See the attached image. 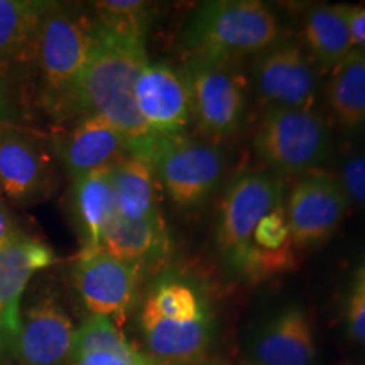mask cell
I'll return each mask as SVG.
<instances>
[{
	"instance_id": "6da1fadb",
	"label": "cell",
	"mask_w": 365,
	"mask_h": 365,
	"mask_svg": "<svg viewBox=\"0 0 365 365\" xmlns=\"http://www.w3.org/2000/svg\"><path fill=\"white\" fill-rule=\"evenodd\" d=\"M149 65L144 43L113 38L97 27L93 51L70 98V115H97L115 125L129 140V150L153 132L135 103V83Z\"/></svg>"
},
{
	"instance_id": "7a4b0ae2",
	"label": "cell",
	"mask_w": 365,
	"mask_h": 365,
	"mask_svg": "<svg viewBox=\"0 0 365 365\" xmlns=\"http://www.w3.org/2000/svg\"><path fill=\"white\" fill-rule=\"evenodd\" d=\"M281 26L266 4L257 0H213L191 14L182 33L188 56L239 61L279 41Z\"/></svg>"
},
{
	"instance_id": "3957f363",
	"label": "cell",
	"mask_w": 365,
	"mask_h": 365,
	"mask_svg": "<svg viewBox=\"0 0 365 365\" xmlns=\"http://www.w3.org/2000/svg\"><path fill=\"white\" fill-rule=\"evenodd\" d=\"M97 26L70 7L44 4L38 33L36 68L41 97L53 117L70 115V98L93 51Z\"/></svg>"
},
{
	"instance_id": "277c9868",
	"label": "cell",
	"mask_w": 365,
	"mask_h": 365,
	"mask_svg": "<svg viewBox=\"0 0 365 365\" xmlns=\"http://www.w3.org/2000/svg\"><path fill=\"white\" fill-rule=\"evenodd\" d=\"M254 148L276 175H307L330 156L331 130L314 108H271L257 127Z\"/></svg>"
},
{
	"instance_id": "5b68a950",
	"label": "cell",
	"mask_w": 365,
	"mask_h": 365,
	"mask_svg": "<svg viewBox=\"0 0 365 365\" xmlns=\"http://www.w3.org/2000/svg\"><path fill=\"white\" fill-rule=\"evenodd\" d=\"M137 158L150 163L176 207L190 210L207 202L220 181L225 161L213 144L196 143L182 135L154 134Z\"/></svg>"
},
{
	"instance_id": "8992f818",
	"label": "cell",
	"mask_w": 365,
	"mask_h": 365,
	"mask_svg": "<svg viewBox=\"0 0 365 365\" xmlns=\"http://www.w3.org/2000/svg\"><path fill=\"white\" fill-rule=\"evenodd\" d=\"M190 90L191 118L205 137H230L244 120L245 80L235 61L188 56L185 71Z\"/></svg>"
},
{
	"instance_id": "52a82bcc",
	"label": "cell",
	"mask_w": 365,
	"mask_h": 365,
	"mask_svg": "<svg viewBox=\"0 0 365 365\" xmlns=\"http://www.w3.org/2000/svg\"><path fill=\"white\" fill-rule=\"evenodd\" d=\"M350 203L336 176L322 171L301 175L291 186L286 218L294 249H312L339 230Z\"/></svg>"
},
{
	"instance_id": "ba28073f",
	"label": "cell",
	"mask_w": 365,
	"mask_h": 365,
	"mask_svg": "<svg viewBox=\"0 0 365 365\" xmlns=\"http://www.w3.org/2000/svg\"><path fill=\"white\" fill-rule=\"evenodd\" d=\"M282 176L276 173H247L223 196L217 242L223 257L234 264L250 244L254 228L269 212L281 207Z\"/></svg>"
},
{
	"instance_id": "9c48e42d",
	"label": "cell",
	"mask_w": 365,
	"mask_h": 365,
	"mask_svg": "<svg viewBox=\"0 0 365 365\" xmlns=\"http://www.w3.org/2000/svg\"><path fill=\"white\" fill-rule=\"evenodd\" d=\"M53 188V159L41 135L0 122V191L14 202L33 203Z\"/></svg>"
},
{
	"instance_id": "30bf717a",
	"label": "cell",
	"mask_w": 365,
	"mask_h": 365,
	"mask_svg": "<svg viewBox=\"0 0 365 365\" xmlns=\"http://www.w3.org/2000/svg\"><path fill=\"white\" fill-rule=\"evenodd\" d=\"M140 277V266L120 261L102 249H83L73 281L91 314L115 318L122 325L134 303L137 284Z\"/></svg>"
},
{
	"instance_id": "8fae6325",
	"label": "cell",
	"mask_w": 365,
	"mask_h": 365,
	"mask_svg": "<svg viewBox=\"0 0 365 365\" xmlns=\"http://www.w3.org/2000/svg\"><path fill=\"white\" fill-rule=\"evenodd\" d=\"M254 83L271 108H313L318 81L307 54L296 43L272 44L255 56Z\"/></svg>"
},
{
	"instance_id": "7c38bea8",
	"label": "cell",
	"mask_w": 365,
	"mask_h": 365,
	"mask_svg": "<svg viewBox=\"0 0 365 365\" xmlns=\"http://www.w3.org/2000/svg\"><path fill=\"white\" fill-rule=\"evenodd\" d=\"M56 261L54 252L36 237L19 235L0 249V355L14 352L22 317L21 299L27 282Z\"/></svg>"
},
{
	"instance_id": "4fadbf2b",
	"label": "cell",
	"mask_w": 365,
	"mask_h": 365,
	"mask_svg": "<svg viewBox=\"0 0 365 365\" xmlns=\"http://www.w3.org/2000/svg\"><path fill=\"white\" fill-rule=\"evenodd\" d=\"M135 103L148 129L156 135L185 134L191 120L185 76L168 65H148L135 83Z\"/></svg>"
},
{
	"instance_id": "5bb4252c",
	"label": "cell",
	"mask_w": 365,
	"mask_h": 365,
	"mask_svg": "<svg viewBox=\"0 0 365 365\" xmlns=\"http://www.w3.org/2000/svg\"><path fill=\"white\" fill-rule=\"evenodd\" d=\"M75 328L56 299L43 298L27 309L14 346L16 365H71Z\"/></svg>"
},
{
	"instance_id": "9a60e30c",
	"label": "cell",
	"mask_w": 365,
	"mask_h": 365,
	"mask_svg": "<svg viewBox=\"0 0 365 365\" xmlns=\"http://www.w3.org/2000/svg\"><path fill=\"white\" fill-rule=\"evenodd\" d=\"M129 154L127 137L102 117H81L63 145V161L75 178L113 168Z\"/></svg>"
},
{
	"instance_id": "2e32d148",
	"label": "cell",
	"mask_w": 365,
	"mask_h": 365,
	"mask_svg": "<svg viewBox=\"0 0 365 365\" xmlns=\"http://www.w3.org/2000/svg\"><path fill=\"white\" fill-rule=\"evenodd\" d=\"M44 4L0 0V81L29 75L36 66Z\"/></svg>"
},
{
	"instance_id": "e0dca14e",
	"label": "cell",
	"mask_w": 365,
	"mask_h": 365,
	"mask_svg": "<svg viewBox=\"0 0 365 365\" xmlns=\"http://www.w3.org/2000/svg\"><path fill=\"white\" fill-rule=\"evenodd\" d=\"M313 328L307 313L287 308L262 327L252 344L254 365H312Z\"/></svg>"
},
{
	"instance_id": "ac0fdd59",
	"label": "cell",
	"mask_w": 365,
	"mask_h": 365,
	"mask_svg": "<svg viewBox=\"0 0 365 365\" xmlns=\"http://www.w3.org/2000/svg\"><path fill=\"white\" fill-rule=\"evenodd\" d=\"M145 344L154 365H195L210 345V319L207 314L195 322H171L143 312Z\"/></svg>"
},
{
	"instance_id": "d6986e66",
	"label": "cell",
	"mask_w": 365,
	"mask_h": 365,
	"mask_svg": "<svg viewBox=\"0 0 365 365\" xmlns=\"http://www.w3.org/2000/svg\"><path fill=\"white\" fill-rule=\"evenodd\" d=\"M71 210L83 235V249H100L103 234L117 217L112 168L73 180Z\"/></svg>"
},
{
	"instance_id": "ffe728a7",
	"label": "cell",
	"mask_w": 365,
	"mask_h": 365,
	"mask_svg": "<svg viewBox=\"0 0 365 365\" xmlns=\"http://www.w3.org/2000/svg\"><path fill=\"white\" fill-rule=\"evenodd\" d=\"M354 6H317L304 17V41L317 65L333 70L354 51L350 16Z\"/></svg>"
},
{
	"instance_id": "44dd1931",
	"label": "cell",
	"mask_w": 365,
	"mask_h": 365,
	"mask_svg": "<svg viewBox=\"0 0 365 365\" xmlns=\"http://www.w3.org/2000/svg\"><path fill=\"white\" fill-rule=\"evenodd\" d=\"M112 182L118 217L132 222L159 217L158 180L150 163L127 154L112 168Z\"/></svg>"
},
{
	"instance_id": "7402d4cb",
	"label": "cell",
	"mask_w": 365,
	"mask_h": 365,
	"mask_svg": "<svg viewBox=\"0 0 365 365\" xmlns=\"http://www.w3.org/2000/svg\"><path fill=\"white\" fill-rule=\"evenodd\" d=\"M100 249L120 261L143 267L166 254V227L161 215L139 222L125 220L117 215L103 234Z\"/></svg>"
},
{
	"instance_id": "603a6c76",
	"label": "cell",
	"mask_w": 365,
	"mask_h": 365,
	"mask_svg": "<svg viewBox=\"0 0 365 365\" xmlns=\"http://www.w3.org/2000/svg\"><path fill=\"white\" fill-rule=\"evenodd\" d=\"M327 98L341 127L365 129V49L355 48L333 68Z\"/></svg>"
},
{
	"instance_id": "cb8c5ba5",
	"label": "cell",
	"mask_w": 365,
	"mask_h": 365,
	"mask_svg": "<svg viewBox=\"0 0 365 365\" xmlns=\"http://www.w3.org/2000/svg\"><path fill=\"white\" fill-rule=\"evenodd\" d=\"M97 14V27L113 38L144 43L150 24L149 2L140 0H102L93 4Z\"/></svg>"
},
{
	"instance_id": "d4e9b609",
	"label": "cell",
	"mask_w": 365,
	"mask_h": 365,
	"mask_svg": "<svg viewBox=\"0 0 365 365\" xmlns=\"http://www.w3.org/2000/svg\"><path fill=\"white\" fill-rule=\"evenodd\" d=\"M143 312L181 323L195 322L207 314L193 287L178 281L161 282L145 301Z\"/></svg>"
},
{
	"instance_id": "484cf974",
	"label": "cell",
	"mask_w": 365,
	"mask_h": 365,
	"mask_svg": "<svg viewBox=\"0 0 365 365\" xmlns=\"http://www.w3.org/2000/svg\"><path fill=\"white\" fill-rule=\"evenodd\" d=\"M132 346L134 345L127 340L113 319L102 314H91L78 330H75L71 360L90 352H122Z\"/></svg>"
},
{
	"instance_id": "4316f807",
	"label": "cell",
	"mask_w": 365,
	"mask_h": 365,
	"mask_svg": "<svg viewBox=\"0 0 365 365\" xmlns=\"http://www.w3.org/2000/svg\"><path fill=\"white\" fill-rule=\"evenodd\" d=\"M254 249L261 250V252H286V250L294 249L293 242H291V232L287 225V218L284 208L277 207L272 212H269L257 227L254 228L252 239L250 244Z\"/></svg>"
},
{
	"instance_id": "83f0119b",
	"label": "cell",
	"mask_w": 365,
	"mask_h": 365,
	"mask_svg": "<svg viewBox=\"0 0 365 365\" xmlns=\"http://www.w3.org/2000/svg\"><path fill=\"white\" fill-rule=\"evenodd\" d=\"M350 205L365 210V153L352 154L340 166L336 176Z\"/></svg>"
},
{
	"instance_id": "f1b7e54d",
	"label": "cell",
	"mask_w": 365,
	"mask_h": 365,
	"mask_svg": "<svg viewBox=\"0 0 365 365\" xmlns=\"http://www.w3.org/2000/svg\"><path fill=\"white\" fill-rule=\"evenodd\" d=\"M71 365H154L148 355L132 346L122 352H90L71 360Z\"/></svg>"
},
{
	"instance_id": "f546056e",
	"label": "cell",
	"mask_w": 365,
	"mask_h": 365,
	"mask_svg": "<svg viewBox=\"0 0 365 365\" xmlns=\"http://www.w3.org/2000/svg\"><path fill=\"white\" fill-rule=\"evenodd\" d=\"M350 333L359 341L365 344V284H355L354 294L349 304Z\"/></svg>"
},
{
	"instance_id": "4dcf8cb0",
	"label": "cell",
	"mask_w": 365,
	"mask_h": 365,
	"mask_svg": "<svg viewBox=\"0 0 365 365\" xmlns=\"http://www.w3.org/2000/svg\"><path fill=\"white\" fill-rule=\"evenodd\" d=\"M21 235L19 228H17L16 222H14V217L11 210L6 203L0 200V249H4L6 245L11 244L14 239Z\"/></svg>"
},
{
	"instance_id": "1f68e13d",
	"label": "cell",
	"mask_w": 365,
	"mask_h": 365,
	"mask_svg": "<svg viewBox=\"0 0 365 365\" xmlns=\"http://www.w3.org/2000/svg\"><path fill=\"white\" fill-rule=\"evenodd\" d=\"M350 36L354 48L365 49V7H354L350 16Z\"/></svg>"
},
{
	"instance_id": "d6a6232c",
	"label": "cell",
	"mask_w": 365,
	"mask_h": 365,
	"mask_svg": "<svg viewBox=\"0 0 365 365\" xmlns=\"http://www.w3.org/2000/svg\"><path fill=\"white\" fill-rule=\"evenodd\" d=\"M357 282L359 284H365V264L360 267V271L357 272Z\"/></svg>"
}]
</instances>
